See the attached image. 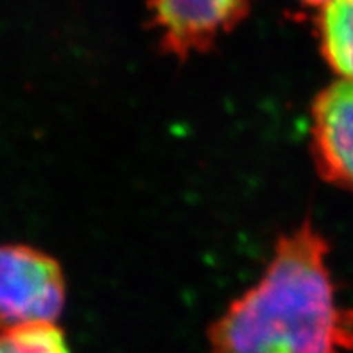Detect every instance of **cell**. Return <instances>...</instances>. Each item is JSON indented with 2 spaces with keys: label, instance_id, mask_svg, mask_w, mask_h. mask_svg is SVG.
<instances>
[{
  "label": "cell",
  "instance_id": "1",
  "mask_svg": "<svg viewBox=\"0 0 353 353\" xmlns=\"http://www.w3.org/2000/svg\"><path fill=\"white\" fill-rule=\"evenodd\" d=\"M328 244L312 224L278 241L255 287L210 328V353H352L353 310L339 303Z\"/></svg>",
  "mask_w": 353,
  "mask_h": 353
},
{
  "label": "cell",
  "instance_id": "2",
  "mask_svg": "<svg viewBox=\"0 0 353 353\" xmlns=\"http://www.w3.org/2000/svg\"><path fill=\"white\" fill-rule=\"evenodd\" d=\"M65 305L59 264L29 246H0V330L54 323Z\"/></svg>",
  "mask_w": 353,
  "mask_h": 353
},
{
  "label": "cell",
  "instance_id": "3",
  "mask_svg": "<svg viewBox=\"0 0 353 353\" xmlns=\"http://www.w3.org/2000/svg\"><path fill=\"white\" fill-rule=\"evenodd\" d=\"M154 26L178 58L206 50L246 14L248 0H151Z\"/></svg>",
  "mask_w": 353,
  "mask_h": 353
},
{
  "label": "cell",
  "instance_id": "4",
  "mask_svg": "<svg viewBox=\"0 0 353 353\" xmlns=\"http://www.w3.org/2000/svg\"><path fill=\"white\" fill-rule=\"evenodd\" d=\"M312 143L325 178L353 188V81H337L316 99Z\"/></svg>",
  "mask_w": 353,
  "mask_h": 353
},
{
  "label": "cell",
  "instance_id": "5",
  "mask_svg": "<svg viewBox=\"0 0 353 353\" xmlns=\"http://www.w3.org/2000/svg\"><path fill=\"white\" fill-rule=\"evenodd\" d=\"M323 54L332 68L353 81V0H332L323 9Z\"/></svg>",
  "mask_w": 353,
  "mask_h": 353
},
{
  "label": "cell",
  "instance_id": "6",
  "mask_svg": "<svg viewBox=\"0 0 353 353\" xmlns=\"http://www.w3.org/2000/svg\"><path fill=\"white\" fill-rule=\"evenodd\" d=\"M0 353H70V348L54 323H40L0 330Z\"/></svg>",
  "mask_w": 353,
  "mask_h": 353
},
{
  "label": "cell",
  "instance_id": "7",
  "mask_svg": "<svg viewBox=\"0 0 353 353\" xmlns=\"http://www.w3.org/2000/svg\"><path fill=\"white\" fill-rule=\"evenodd\" d=\"M303 2H309V4H314V6H325L328 4V2H332V0H303Z\"/></svg>",
  "mask_w": 353,
  "mask_h": 353
}]
</instances>
